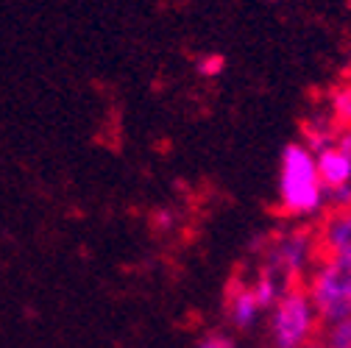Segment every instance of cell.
Wrapping results in <instances>:
<instances>
[{
  "label": "cell",
  "instance_id": "1",
  "mask_svg": "<svg viewBox=\"0 0 351 348\" xmlns=\"http://www.w3.org/2000/svg\"><path fill=\"white\" fill-rule=\"evenodd\" d=\"M276 203L290 221H313L326 214V190L318 173V156L301 140L287 142L279 156Z\"/></svg>",
  "mask_w": 351,
  "mask_h": 348
},
{
  "label": "cell",
  "instance_id": "2",
  "mask_svg": "<svg viewBox=\"0 0 351 348\" xmlns=\"http://www.w3.org/2000/svg\"><path fill=\"white\" fill-rule=\"evenodd\" d=\"M268 348H304L321 337V318L304 284H293L282 293L265 315Z\"/></svg>",
  "mask_w": 351,
  "mask_h": 348
},
{
  "label": "cell",
  "instance_id": "3",
  "mask_svg": "<svg viewBox=\"0 0 351 348\" xmlns=\"http://www.w3.org/2000/svg\"><path fill=\"white\" fill-rule=\"evenodd\" d=\"M304 290L321 318V326L337 323L351 315V253L321 256L310 276L304 279Z\"/></svg>",
  "mask_w": 351,
  "mask_h": 348
},
{
  "label": "cell",
  "instance_id": "4",
  "mask_svg": "<svg viewBox=\"0 0 351 348\" xmlns=\"http://www.w3.org/2000/svg\"><path fill=\"white\" fill-rule=\"evenodd\" d=\"M318 259H321V251H318L315 232L295 226V229L279 232L265 243L259 268L276 273L287 287H293V284H304V279L310 276Z\"/></svg>",
  "mask_w": 351,
  "mask_h": 348
},
{
  "label": "cell",
  "instance_id": "5",
  "mask_svg": "<svg viewBox=\"0 0 351 348\" xmlns=\"http://www.w3.org/2000/svg\"><path fill=\"white\" fill-rule=\"evenodd\" d=\"M315 237H318L321 256L351 253V206L337 209V212H326L321 217V226H318Z\"/></svg>",
  "mask_w": 351,
  "mask_h": 348
},
{
  "label": "cell",
  "instance_id": "6",
  "mask_svg": "<svg viewBox=\"0 0 351 348\" xmlns=\"http://www.w3.org/2000/svg\"><path fill=\"white\" fill-rule=\"evenodd\" d=\"M265 315L268 312L262 310V303L256 301L251 284L232 287V293L226 298V318H229V326L234 332H254Z\"/></svg>",
  "mask_w": 351,
  "mask_h": 348
},
{
  "label": "cell",
  "instance_id": "7",
  "mask_svg": "<svg viewBox=\"0 0 351 348\" xmlns=\"http://www.w3.org/2000/svg\"><path fill=\"white\" fill-rule=\"evenodd\" d=\"M315 156H318V173H321V182H324L326 192L340 190V187H351V156L346 151L332 145Z\"/></svg>",
  "mask_w": 351,
  "mask_h": 348
},
{
  "label": "cell",
  "instance_id": "8",
  "mask_svg": "<svg viewBox=\"0 0 351 348\" xmlns=\"http://www.w3.org/2000/svg\"><path fill=\"white\" fill-rule=\"evenodd\" d=\"M337 134H340V125L332 117H313L304 123V145L310 148L313 153H321L332 145H337Z\"/></svg>",
  "mask_w": 351,
  "mask_h": 348
},
{
  "label": "cell",
  "instance_id": "9",
  "mask_svg": "<svg viewBox=\"0 0 351 348\" xmlns=\"http://www.w3.org/2000/svg\"><path fill=\"white\" fill-rule=\"evenodd\" d=\"M251 290H254L256 301L262 303V310L268 312L274 303L282 298V293L287 290V284H285L276 273H271V271H265V268H259V273H256L254 282H251Z\"/></svg>",
  "mask_w": 351,
  "mask_h": 348
},
{
  "label": "cell",
  "instance_id": "10",
  "mask_svg": "<svg viewBox=\"0 0 351 348\" xmlns=\"http://www.w3.org/2000/svg\"><path fill=\"white\" fill-rule=\"evenodd\" d=\"M321 340L326 348H351V315L337 323L321 326Z\"/></svg>",
  "mask_w": 351,
  "mask_h": 348
},
{
  "label": "cell",
  "instance_id": "11",
  "mask_svg": "<svg viewBox=\"0 0 351 348\" xmlns=\"http://www.w3.org/2000/svg\"><path fill=\"white\" fill-rule=\"evenodd\" d=\"M332 120L340 125V128H348L351 125V84L340 86V90L332 95Z\"/></svg>",
  "mask_w": 351,
  "mask_h": 348
},
{
  "label": "cell",
  "instance_id": "12",
  "mask_svg": "<svg viewBox=\"0 0 351 348\" xmlns=\"http://www.w3.org/2000/svg\"><path fill=\"white\" fill-rule=\"evenodd\" d=\"M223 67H226V56H223V53H204V56L195 62V70H198V75H204V78L221 75Z\"/></svg>",
  "mask_w": 351,
  "mask_h": 348
},
{
  "label": "cell",
  "instance_id": "13",
  "mask_svg": "<svg viewBox=\"0 0 351 348\" xmlns=\"http://www.w3.org/2000/svg\"><path fill=\"white\" fill-rule=\"evenodd\" d=\"M195 348H234V337L229 332H223V329H215V332H206L195 343Z\"/></svg>",
  "mask_w": 351,
  "mask_h": 348
},
{
  "label": "cell",
  "instance_id": "14",
  "mask_svg": "<svg viewBox=\"0 0 351 348\" xmlns=\"http://www.w3.org/2000/svg\"><path fill=\"white\" fill-rule=\"evenodd\" d=\"M337 148L346 151L351 156V125L348 128H340V134H337Z\"/></svg>",
  "mask_w": 351,
  "mask_h": 348
},
{
  "label": "cell",
  "instance_id": "15",
  "mask_svg": "<svg viewBox=\"0 0 351 348\" xmlns=\"http://www.w3.org/2000/svg\"><path fill=\"white\" fill-rule=\"evenodd\" d=\"M304 348H326V345H324V340L318 337V340H313V343H306Z\"/></svg>",
  "mask_w": 351,
  "mask_h": 348
},
{
  "label": "cell",
  "instance_id": "16",
  "mask_svg": "<svg viewBox=\"0 0 351 348\" xmlns=\"http://www.w3.org/2000/svg\"><path fill=\"white\" fill-rule=\"evenodd\" d=\"M259 348H268V345H259Z\"/></svg>",
  "mask_w": 351,
  "mask_h": 348
},
{
  "label": "cell",
  "instance_id": "17",
  "mask_svg": "<svg viewBox=\"0 0 351 348\" xmlns=\"http://www.w3.org/2000/svg\"><path fill=\"white\" fill-rule=\"evenodd\" d=\"M348 6H351V0H348Z\"/></svg>",
  "mask_w": 351,
  "mask_h": 348
}]
</instances>
